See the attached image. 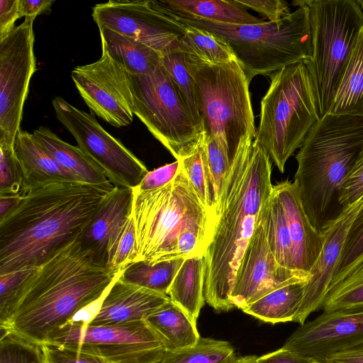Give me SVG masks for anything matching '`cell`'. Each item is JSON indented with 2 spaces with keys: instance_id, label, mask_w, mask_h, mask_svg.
Wrapping results in <instances>:
<instances>
[{
  "instance_id": "6da1fadb",
  "label": "cell",
  "mask_w": 363,
  "mask_h": 363,
  "mask_svg": "<svg viewBox=\"0 0 363 363\" xmlns=\"http://www.w3.org/2000/svg\"><path fill=\"white\" fill-rule=\"evenodd\" d=\"M120 272L98 264L77 238L21 284L0 316V337L11 333L40 346L77 313L99 301Z\"/></svg>"
},
{
  "instance_id": "7a4b0ae2",
  "label": "cell",
  "mask_w": 363,
  "mask_h": 363,
  "mask_svg": "<svg viewBox=\"0 0 363 363\" xmlns=\"http://www.w3.org/2000/svg\"><path fill=\"white\" fill-rule=\"evenodd\" d=\"M113 187L63 180L22 194L0 220V274L36 268L79 238Z\"/></svg>"
},
{
  "instance_id": "3957f363",
  "label": "cell",
  "mask_w": 363,
  "mask_h": 363,
  "mask_svg": "<svg viewBox=\"0 0 363 363\" xmlns=\"http://www.w3.org/2000/svg\"><path fill=\"white\" fill-rule=\"evenodd\" d=\"M272 162L255 139L249 140L239 147L224 177L212 240L204 255L203 296L217 311L234 308L230 295L236 273L272 193Z\"/></svg>"
},
{
  "instance_id": "277c9868",
  "label": "cell",
  "mask_w": 363,
  "mask_h": 363,
  "mask_svg": "<svg viewBox=\"0 0 363 363\" xmlns=\"http://www.w3.org/2000/svg\"><path fill=\"white\" fill-rule=\"evenodd\" d=\"M363 150V116L326 114L306 135L296 156L294 182L311 225L333 219L338 188Z\"/></svg>"
},
{
  "instance_id": "5b68a950",
  "label": "cell",
  "mask_w": 363,
  "mask_h": 363,
  "mask_svg": "<svg viewBox=\"0 0 363 363\" xmlns=\"http://www.w3.org/2000/svg\"><path fill=\"white\" fill-rule=\"evenodd\" d=\"M131 216L137 261L150 263L178 259L179 238L196 232L211 238L216 212L206 207L181 169L166 186L151 191L133 189Z\"/></svg>"
},
{
  "instance_id": "8992f818",
  "label": "cell",
  "mask_w": 363,
  "mask_h": 363,
  "mask_svg": "<svg viewBox=\"0 0 363 363\" xmlns=\"http://www.w3.org/2000/svg\"><path fill=\"white\" fill-rule=\"evenodd\" d=\"M298 9L277 21L228 24L208 20L175 17L182 23L224 38L233 50L249 82L312 56L310 9L307 0H295Z\"/></svg>"
},
{
  "instance_id": "52a82bcc",
  "label": "cell",
  "mask_w": 363,
  "mask_h": 363,
  "mask_svg": "<svg viewBox=\"0 0 363 363\" xmlns=\"http://www.w3.org/2000/svg\"><path fill=\"white\" fill-rule=\"evenodd\" d=\"M319 119L307 67L303 62L292 64L271 75L270 85L261 101L255 140L283 173L288 159Z\"/></svg>"
},
{
  "instance_id": "ba28073f",
  "label": "cell",
  "mask_w": 363,
  "mask_h": 363,
  "mask_svg": "<svg viewBox=\"0 0 363 363\" xmlns=\"http://www.w3.org/2000/svg\"><path fill=\"white\" fill-rule=\"evenodd\" d=\"M184 58L195 83L203 133L223 141L233 160L240 145L256 136L250 82L238 61L209 65Z\"/></svg>"
},
{
  "instance_id": "9c48e42d",
  "label": "cell",
  "mask_w": 363,
  "mask_h": 363,
  "mask_svg": "<svg viewBox=\"0 0 363 363\" xmlns=\"http://www.w3.org/2000/svg\"><path fill=\"white\" fill-rule=\"evenodd\" d=\"M312 56L305 61L315 89L320 118L326 115L363 27L357 0H307Z\"/></svg>"
},
{
  "instance_id": "30bf717a",
  "label": "cell",
  "mask_w": 363,
  "mask_h": 363,
  "mask_svg": "<svg viewBox=\"0 0 363 363\" xmlns=\"http://www.w3.org/2000/svg\"><path fill=\"white\" fill-rule=\"evenodd\" d=\"M129 77L134 115L176 160L191 152L203 130L161 63L149 74Z\"/></svg>"
},
{
  "instance_id": "8fae6325",
  "label": "cell",
  "mask_w": 363,
  "mask_h": 363,
  "mask_svg": "<svg viewBox=\"0 0 363 363\" xmlns=\"http://www.w3.org/2000/svg\"><path fill=\"white\" fill-rule=\"evenodd\" d=\"M45 343L84 351L111 363H158L166 352L145 320L91 325L73 319L52 333Z\"/></svg>"
},
{
  "instance_id": "7c38bea8",
  "label": "cell",
  "mask_w": 363,
  "mask_h": 363,
  "mask_svg": "<svg viewBox=\"0 0 363 363\" xmlns=\"http://www.w3.org/2000/svg\"><path fill=\"white\" fill-rule=\"evenodd\" d=\"M52 103L58 121L112 184L131 189L140 184L149 172L145 165L110 135L92 114L76 108L60 96L55 97Z\"/></svg>"
},
{
  "instance_id": "4fadbf2b",
  "label": "cell",
  "mask_w": 363,
  "mask_h": 363,
  "mask_svg": "<svg viewBox=\"0 0 363 363\" xmlns=\"http://www.w3.org/2000/svg\"><path fill=\"white\" fill-rule=\"evenodd\" d=\"M92 17L98 27L133 38L162 57L179 48L186 27L160 0L108 1L94 6Z\"/></svg>"
},
{
  "instance_id": "5bb4252c",
  "label": "cell",
  "mask_w": 363,
  "mask_h": 363,
  "mask_svg": "<svg viewBox=\"0 0 363 363\" xmlns=\"http://www.w3.org/2000/svg\"><path fill=\"white\" fill-rule=\"evenodd\" d=\"M33 19L0 40V142L15 143L30 79L35 71Z\"/></svg>"
},
{
  "instance_id": "9a60e30c",
  "label": "cell",
  "mask_w": 363,
  "mask_h": 363,
  "mask_svg": "<svg viewBox=\"0 0 363 363\" xmlns=\"http://www.w3.org/2000/svg\"><path fill=\"white\" fill-rule=\"evenodd\" d=\"M71 77L85 104L99 118L116 128L133 121L129 74L106 52L94 62L75 67Z\"/></svg>"
},
{
  "instance_id": "2e32d148",
  "label": "cell",
  "mask_w": 363,
  "mask_h": 363,
  "mask_svg": "<svg viewBox=\"0 0 363 363\" xmlns=\"http://www.w3.org/2000/svg\"><path fill=\"white\" fill-rule=\"evenodd\" d=\"M311 278L309 273L286 269L277 263L269 249L259 213L236 273L230 301L234 307L242 310L278 288L294 283L307 284Z\"/></svg>"
},
{
  "instance_id": "e0dca14e",
  "label": "cell",
  "mask_w": 363,
  "mask_h": 363,
  "mask_svg": "<svg viewBox=\"0 0 363 363\" xmlns=\"http://www.w3.org/2000/svg\"><path fill=\"white\" fill-rule=\"evenodd\" d=\"M362 343L363 308H355L323 311L301 325L281 348L325 362L329 356Z\"/></svg>"
},
{
  "instance_id": "ac0fdd59",
  "label": "cell",
  "mask_w": 363,
  "mask_h": 363,
  "mask_svg": "<svg viewBox=\"0 0 363 363\" xmlns=\"http://www.w3.org/2000/svg\"><path fill=\"white\" fill-rule=\"evenodd\" d=\"M362 205L363 195L341 209L322 230L323 248L310 272L311 280L304 286L303 296L293 322L302 325L312 313L321 309L349 229Z\"/></svg>"
},
{
  "instance_id": "d6986e66",
  "label": "cell",
  "mask_w": 363,
  "mask_h": 363,
  "mask_svg": "<svg viewBox=\"0 0 363 363\" xmlns=\"http://www.w3.org/2000/svg\"><path fill=\"white\" fill-rule=\"evenodd\" d=\"M123 271L98 303L95 313L86 320L89 325H109L143 320L170 300L168 295L123 281L120 279Z\"/></svg>"
},
{
  "instance_id": "ffe728a7",
  "label": "cell",
  "mask_w": 363,
  "mask_h": 363,
  "mask_svg": "<svg viewBox=\"0 0 363 363\" xmlns=\"http://www.w3.org/2000/svg\"><path fill=\"white\" fill-rule=\"evenodd\" d=\"M133 199V189L114 186L79 237L82 246L102 266L106 267L109 251L131 215Z\"/></svg>"
},
{
  "instance_id": "44dd1931",
  "label": "cell",
  "mask_w": 363,
  "mask_h": 363,
  "mask_svg": "<svg viewBox=\"0 0 363 363\" xmlns=\"http://www.w3.org/2000/svg\"><path fill=\"white\" fill-rule=\"evenodd\" d=\"M273 191L286 217L294 269L310 274L322 250L323 234L311 225L294 182L285 180L273 185Z\"/></svg>"
},
{
  "instance_id": "7402d4cb",
  "label": "cell",
  "mask_w": 363,
  "mask_h": 363,
  "mask_svg": "<svg viewBox=\"0 0 363 363\" xmlns=\"http://www.w3.org/2000/svg\"><path fill=\"white\" fill-rule=\"evenodd\" d=\"M14 148L23 174L21 195L52 182L79 181L37 142L33 133L20 130Z\"/></svg>"
},
{
  "instance_id": "603a6c76",
  "label": "cell",
  "mask_w": 363,
  "mask_h": 363,
  "mask_svg": "<svg viewBox=\"0 0 363 363\" xmlns=\"http://www.w3.org/2000/svg\"><path fill=\"white\" fill-rule=\"evenodd\" d=\"M33 135L60 166L79 181L93 185L111 184L100 167L79 147L66 143L43 126L35 129Z\"/></svg>"
},
{
  "instance_id": "cb8c5ba5",
  "label": "cell",
  "mask_w": 363,
  "mask_h": 363,
  "mask_svg": "<svg viewBox=\"0 0 363 363\" xmlns=\"http://www.w3.org/2000/svg\"><path fill=\"white\" fill-rule=\"evenodd\" d=\"M99 30L102 51L129 74H149L160 65L162 55L150 47L104 26Z\"/></svg>"
},
{
  "instance_id": "d4e9b609",
  "label": "cell",
  "mask_w": 363,
  "mask_h": 363,
  "mask_svg": "<svg viewBox=\"0 0 363 363\" xmlns=\"http://www.w3.org/2000/svg\"><path fill=\"white\" fill-rule=\"evenodd\" d=\"M176 16L228 24H256L264 21L251 15L238 0H160Z\"/></svg>"
},
{
  "instance_id": "484cf974",
  "label": "cell",
  "mask_w": 363,
  "mask_h": 363,
  "mask_svg": "<svg viewBox=\"0 0 363 363\" xmlns=\"http://www.w3.org/2000/svg\"><path fill=\"white\" fill-rule=\"evenodd\" d=\"M145 320L160 338L166 351L194 346L201 337L196 323L171 300Z\"/></svg>"
},
{
  "instance_id": "4316f807",
  "label": "cell",
  "mask_w": 363,
  "mask_h": 363,
  "mask_svg": "<svg viewBox=\"0 0 363 363\" xmlns=\"http://www.w3.org/2000/svg\"><path fill=\"white\" fill-rule=\"evenodd\" d=\"M205 259L203 255L184 260L168 291L170 300L196 323L204 303Z\"/></svg>"
},
{
  "instance_id": "83f0119b",
  "label": "cell",
  "mask_w": 363,
  "mask_h": 363,
  "mask_svg": "<svg viewBox=\"0 0 363 363\" xmlns=\"http://www.w3.org/2000/svg\"><path fill=\"white\" fill-rule=\"evenodd\" d=\"M328 113L363 116V27L340 78Z\"/></svg>"
},
{
  "instance_id": "f1b7e54d",
  "label": "cell",
  "mask_w": 363,
  "mask_h": 363,
  "mask_svg": "<svg viewBox=\"0 0 363 363\" xmlns=\"http://www.w3.org/2000/svg\"><path fill=\"white\" fill-rule=\"evenodd\" d=\"M306 284L294 283L278 288L242 311L272 324L293 321L302 301Z\"/></svg>"
},
{
  "instance_id": "f546056e",
  "label": "cell",
  "mask_w": 363,
  "mask_h": 363,
  "mask_svg": "<svg viewBox=\"0 0 363 363\" xmlns=\"http://www.w3.org/2000/svg\"><path fill=\"white\" fill-rule=\"evenodd\" d=\"M185 26L184 35L179 41V50L186 57L209 65L238 61L224 38L202 28Z\"/></svg>"
},
{
  "instance_id": "4dcf8cb0",
  "label": "cell",
  "mask_w": 363,
  "mask_h": 363,
  "mask_svg": "<svg viewBox=\"0 0 363 363\" xmlns=\"http://www.w3.org/2000/svg\"><path fill=\"white\" fill-rule=\"evenodd\" d=\"M260 213L267 242L276 261L280 266L294 270L291 243L286 217L273 189L270 197L262 206Z\"/></svg>"
},
{
  "instance_id": "1f68e13d",
  "label": "cell",
  "mask_w": 363,
  "mask_h": 363,
  "mask_svg": "<svg viewBox=\"0 0 363 363\" xmlns=\"http://www.w3.org/2000/svg\"><path fill=\"white\" fill-rule=\"evenodd\" d=\"M185 259L150 263L133 262L122 272L120 279L157 293L167 295L172 282Z\"/></svg>"
},
{
  "instance_id": "d6a6232c",
  "label": "cell",
  "mask_w": 363,
  "mask_h": 363,
  "mask_svg": "<svg viewBox=\"0 0 363 363\" xmlns=\"http://www.w3.org/2000/svg\"><path fill=\"white\" fill-rule=\"evenodd\" d=\"M178 160L203 203L215 211L216 200L203 133L194 148Z\"/></svg>"
},
{
  "instance_id": "836d02e7",
  "label": "cell",
  "mask_w": 363,
  "mask_h": 363,
  "mask_svg": "<svg viewBox=\"0 0 363 363\" xmlns=\"http://www.w3.org/2000/svg\"><path fill=\"white\" fill-rule=\"evenodd\" d=\"M237 358L228 342L201 337L194 346L166 351L158 363H235Z\"/></svg>"
},
{
  "instance_id": "e575fe53",
  "label": "cell",
  "mask_w": 363,
  "mask_h": 363,
  "mask_svg": "<svg viewBox=\"0 0 363 363\" xmlns=\"http://www.w3.org/2000/svg\"><path fill=\"white\" fill-rule=\"evenodd\" d=\"M161 65L177 88L193 118L202 128L195 83L186 65L184 53L178 48L164 55L161 58Z\"/></svg>"
},
{
  "instance_id": "d590c367",
  "label": "cell",
  "mask_w": 363,
  "mask_h": 363,
  "mask_svg": "<svg viewBox=\"0 0 363 363\" xmlns=\"http://www.w3.org/2000/svg\"><path fill=\"white\" fill-rule=\"evenodd\" d=\"M363 308V262L329 288L321 310L332 311Z\"/></svg>"
},
{
  "instance_id": "8d00e7d4",
  "label": "cell",
  "mask_w": 363,
  "mask_h": 363,
  "mask_svg": "<svg viewBox=\"0 0 363 363\" xmlns=\"http://www.w3.org/2000/svg\"><path fill=\"white\" fill-rule=\"evenodd\" d=\"M363 262V205L354 218L329 288L334 286Z\"/></svg>"
},
{
  "instance_id": "74e56055",
  "label": "cell",
  "mask_w": 363,
  "mask_h": 363,
  "mask_svg": "<svg viewBox=\"0 0 363 363\" xmlns=\"http://www.w3.org/2000/svg\"><path fill=\"white\" fill-rule=\"evenodd\" d=\"M135 228L132 216L127 219L108 256L106 268L115 273L123 271L135 259Z\"/></svg>"
},
{
  "instance_id": "f35d334b",
  "label": "cell",
  "mask_w": 363,
  "mask_h": 363,
  "mask_svg": "<svg viewBox=\"0 0 363 363\" xmlns=\"http://www.w3.org/2000/svg\"><path fill=\"white\" fill-rule=\"evenodd\" d=\"M23 174L14 144L0 142V195H21Z\"/></svg>"
},
{
  "instance_id": "ab89813d",
  "label": "cell",
  "mask_w": 363,
  "mask_h": 363,
  "mask_svg": "<svg viewBox=\"0 0 363 363\" xmlns=\"http://www.w3.org/2000/svg\"><path fill=\"white\" fill-rule=\"evenodd\" d=\"M0 363H44L40 346L13 334L0 338Z\"/></svg>"
},
{
  "instance_id": "60d3db41",
  "label": "cell",
  "mask_w": 363,
  "mask_h": 363,
  "mask_svg": "<svg viewBox=\"0 0 363 363\" xmlns=\"http://www.w3.org/2000/svg\"><path fill=\"white\" fill-rule=\"evenodd\" d=\"M204 138L217 204L224 177L233 159L228 147L223 141L216 137L206 138L204 135Z\"/></svg>"
},
{
  "instance_id": "b9f144b4",
  "label": "cell",
  "mask_w": 363,
  "mask_h": 363,
  "mask_svg": "<svg viewBox=\"0 0 363 363\" xmlns=\"http://www.w3.org/2000/svg\"><path fill=\"white\" fill-rule=\"evenodd\" d=\"M363 195V150L350 167L337 191L340 210L352 204Z\"/></svg>"
},
{
  "instance_id": "7bdbcfd3",
  "label": "cell",
  "mask_w": 363,
  "mask_h": 363,
  "mask_svg": "<svg viewBox=\"0 0 363 363\" xmlns=\"http://www.w3.org/2000/svg\"><path fill=\"white\" fill-rule=\"evenodd\" d=\"M40 348L44 363H111L94 354L61 345L43 343Z\"/></svg>"
},
{
  "instance_id": "ee69618b",
  "label": "cell",
  "mask_w": 363,
  "mask_h": 363,
  "mask_svg": "<svg viewBox=\"0 0 363 363\" xmlns=\"http://www.w3.org/2000/svg\"><path fill=\"white\" fill-rule=\"evenodd\" d=\"M35 269H23L0 274V316L4 314L17 290Z\"/></svg>"
},
{
  "instance_id": "f6af8a7d",
  "label": "cell",
  "mask_w": 363,
  "mask_h": 363,
  "mask_svg": "<svg viewBox=\"0 0 363 363\" xmlns=\"http://www.w3.org/2000/svg\"><path fill=\"white\" fill-rule=\"evenodd\" d=\"M181 169L179 160L149 171L140 184L134 188L139 191H146L163 187L170 183L177 175Z\"/></svg>"
},
{
  "instance_id": "bcb514c9",
  "label": "cell",
  "mask_w": 363,
  "mask_h": 363,
  "mask_svg": "<svg viewBox=\"0 0 363 363\" xmlns=\"http://www.w3.org/2000/svg\"><path fill=\"white\" fill-rule=\"evenodd\" d=\"M245 8L258 12L268 19L277 21L289 15L290 9L286 1L283 0H238Z\"/></svg>"
},
{
  "instance_id": "7dc6e473",
  "label": "cell",
  "mask_w": 363,
  "mask_h": 363,
  "mask_svg": "<svg viewBox=\"0 0 363 363\" xmlns=\"http://www.w3.org/2000/svg\"><path fill=\"white\" fill-rule=\"evenodd\" d=\"M19 0H0V40L7 36L21 18Z\"/></svg>"
},
{
  "instance_id": "c3c4849f",
  "label": "cell",
  "mask_w": 363,
  "mask_h": 363,
  "mask_svg": "<svg viewBox=\"0 0 363 363\" xmlns=\"http://www.w3.org/2000/svg\"><path fill=\"white\" fill-rule=\"evenodd\" d=\"M257 363H315L307 357L282 348L257 357Z\"/></svg>"
},
{
  "instance_id": "681fc988",
  "label": "cell",
  "mask_w": 363,
  "mask_h": 363,
  "mask_svg": "<svg viewBox=\"0 0 363 363\" xmlns=\"http://www.w3.org/2000/svg\"><path fill=\"white\" fill-rule=\"evenodd\" d=\"M51 0H19L20 12L25 19H33L38 15L49 13L54 3Z\"/></svg>"
},
{
  "instance_id": "f907efd6",
  "label": "cell",
  "mask_w": 363,
  "mask_h": 363,
  "mask_svg": "<svg viewBox=\"0 0 363 363\" xmlns=\"http://www.w3.org/2000/svg\"><path fill=\"white\" fill-rule=\"evenodd\" d=\"M328 363H363V343L329 356Z\"/></svg>"
},
{
  "instance_id": "816d5d0a",
  "label": "cell",
  "mask_w": 363,
  "mask_h": 363,
  "mask_svg": "<svg viewBox=\"0 0 363 363\" xmlns=\"http://www.w3.org/2000/svg\"><path fill=\"white\" fill-rule=\"evenodd\" d=\"M22 195H0V220L7 216L21 201Z\"/></svg>"
},
{
  "instance_id": "f5cc1de1",
  "label": "cell",
  "mask_w": 363,
  "mask_h": 363,
  "mask_svg": "<svg viewBox=\"0 0 363 363\" xmlns=\"http://www.w3.org/2000/svg\"><path fill=\"white\" fill-rule=\"evenodd\" d=\"M256 355H247L237 358L235 363H257Z\"/></svg>"
},
{
  "instance_id": "db71d44e",
  "label": "cell",
  "mask_w": 363,
  "mask_h": 363,
  "mask_svg": "<svg viewBox=\"0 0 363 363\" xmlns=\"http://www.w3.org/2000/svg\"><path fill=\"white\" fill-rule=\"evenodd\" d=\"M362 10V12H363V0H357Z\"/></svg>"
},
{
  "instance_id": "11a10c76",
  "label": "cell",
  "mask_w": 363,
  "mask_h": 363,
  "mask_svg": "<svg viewBox=\"0 0 363 363\" xmlns=\"http://www.w3.org/2000/svg\"><path fill=\"white\" fill-rule=\"evenodd\" d=\"M315 363H328V362H315Z\"/></svg>"
}]
</instances>
